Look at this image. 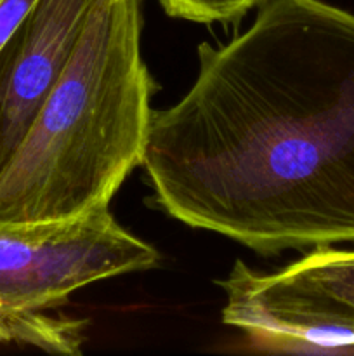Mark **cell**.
Segmentation results:
<instances>
[{
	"mask_svg": "<svg viewBox=\"0 0 354 356\" xmlns=\"http://www.w3.org/2000/svg\"><path fill=\"white\" fill-rule=\"evenodd\" d=\"M257 7L228 44H200L191 89L151 111L153 198L264 256L354 242V14Z\"/></svg>",
	"mask_w": 354,
	"mask_h": 356,
	"instance_id": "1",
	"label": "cell"
},
{
	"mask_svg": "<svg viewBox=\"0 0 354 356\" xmlns=\"http://www.w3.org/2000/svg\"><path fill=\"white\" fill-rule=\"evenodd\" d=\"M141 0H99L54 89L0 172V221L110 205L141 165L155 83L141 56Z\"/></svg>",
	"mask_w": 354,
	"mask_h": 356,
	"instance_id": "2",
	"label": "cell"
},
{
	"mask_svg": "<svg viewBox=\"0 0 354 356\" xmlns=\"http://www.w3.org/2000/svg\"><path fill=\"white\" fill-rule=\"evenodd\" d=\"M160 254L110 205L45 221H0V313H44L94 282L158 266Z\"/></svg>",
	"mask_w": 354,
	"mask_h": 356,
	"instance_id": "3",
	"label": "cell"
},
{
	"mask_svg": "<svg viewBox=\"0 0 354 356\" xmlns=\"http://www.w3.org/2000/svg\"><path fill=\"white\" fill-rule=\"evenodd\" d=\"M222 322L262 350L290 353H354V313L319 298L280 271L259 273L236 261L228 278Z\"/></svg>",
	"mask_w": 354,
	"mask_h": 356,
	"instance_id": "4",
	"label": "cell"
},
{
	"mask_svg": "<svg viewBox=\"0 0 354 356\" xmlns=\"http://www.w3.org/2000/svg\"><path fill=\"white\" fill-rule=\"evenodd\" d=\"M99 0H37L0 47V172L65 72Z\"/></svg>",
	"mask_w": 354,
	"mask_h": 356,
	"instance_id": "5",
	"label": "cell"
},
{
	"mask_svg": "<svg viewBox=\"0 0 354 356\" xmlns=\"http://www.w3.org/2000/svg\"><path fill=\"white\" fill-rule=\"evenodd\" d=\"M280 273L305 291L354 313V250L319 247Z\"/></svg>",
	"mask_w": 354,
	"mask_h": 356,
	"instance_id": "6",
	"label": "cell"
},
{
	"mask_svg": "<svg viewBox=\"0 0 354 356\" xmlns=\"http://www.w3.org/2000/svg\"><path fill=\"white\" fill-rule=\"evenodd\" d=\"M169 16L193 23L238 21L262 0H158Z\"/></svg>",
	"mask_w": 354,
	"mask_h": 356,
	"instance_id": "7",
	"label": "cell"
},
{
	"mask_svg": "<svg viewBox=\"0 0 354 356\" xmlns=\"http://www.w3.org/2000/svg\"><path fill=\"white\" fill-rule=\"evenodd\" d=\"M37 0H0V47L19 26Z\"/></svg>",
	"mask_w": 354,
	"mask_h": 356,
	"instance_id": "8",
	"label": "cell"
},
{
	"mask_svg": "<svg viewBox=\"0 0 354 356\" xmlns=\"http://www.w3.org/2000/svg\"><path fill=\"white\" fill-rule=\"evenodd\" d=\"M12 318L0 313V343H12Z\"/></svg>",
	"mask_w": 354,
	"mask_h": 356,
	"instance_id": "9",
	"label": "cell"
}]
</instances>
